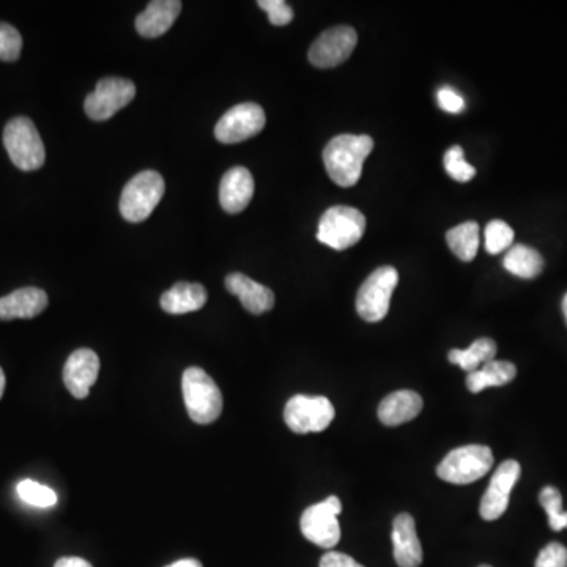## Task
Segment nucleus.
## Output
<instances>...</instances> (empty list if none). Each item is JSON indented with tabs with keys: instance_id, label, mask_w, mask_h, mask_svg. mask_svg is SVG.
Masks as SVG:
<instances>
[{
	"instance_id": "1",
	"label": "nucleus",
	"mask_w": 567,
	"mask_h": 567,
	"mask_svg": "<svg viewBox=\"0 0 567 567\" xmlns=\"http://www.w3.org/2000/svg\"><path fill=\"white\" fill-rule=\"evenodd\" d=\"M374 150V141L366 134H341L328 142L323 150V163L336 185L350 188L360 182L363 164Z\"/></svg>"
},
{
	"instance_id": "2",
	"label": "nucleus",
	"mask_w": 567,
	"mask_h": 567,
	"mask_svg": "<svg viewBox=\"0 0 567 567\" xmlns=\"http://www.w3.org/2000/svg\"><path fill=\"white\" fill-rule=\"evenodd\" d=\"M183 399L189 418L197 424H210L223 412V394L201 367H189L182 378Z\"/></svg>"
},
{
	"instance_id": "3",
	"label": "nucleus",
	"mask_w": 567,
	"mask_h": 567,
	"mask_svg": "<svg viewBox=\"0 0 567 567\" xmlns=\"http://www.w3.org/2000/svg\"><path fill=\"white\" fill-rule=\"evenodd\" d=\"M4 145L10 160L21 171H37L45 164V144L37 126L27 117H16L5 125Z\"/></svg>"
},
{
	"instance_id": "4",
	"label": "nucleus",
	"mask_w": 567,
	"mask_h": 567,
	"mask_svg": "<svg viewBox=\"0 0 567 567\" xmlns=\"http://www.w3.org/2000/svg\"><path fill=\"white\" fill-rule=\"evenodd\" d=\"M166 185L156 171H142L126 183L120 197V213L130 223H142L163 199Z\"/></svg>"
},
{
	"instance_id": "5",
	"label": "nucleus",
	"mask_w": 567,
	"mask_h": 567,
	"mask_svg": "<svg viewBox=\"0 0 567 567\" xmlns=\"http://www.w3.org/2000/svg\"><path fill=\"white\" fill-rule=\"evenodd\" d=\"M366 232V216L358 208L336 205L323 213L317 240L336 251L355 246Z\"/></svg>"
},
{
	"instance_id": "6",
	"label": "nucleus",
	"mask_w": 567,
	"mask_h": 567,
	"mask_svg": "<svg viewBox=\"0 0 567 567\" xmlns=\"http://www.w3.org/2000/svg\"><path fill=\"white\" fill-rule=\"evenodd\" d=\"M492 449L481 445H468L454 449L438 465L437 475L456 486H467L478 481L492 470Z\"/></svg>"
},
{
	"instance_id": "7",
	"label": "nucleus",
	"mask_w": 567,
	"mask_h": 567,
	"mask_svg": "<svg viewBox=\"0 0 567 567\" xmlns=\"http://www.w3.org/2000/svg\"><path fill=\"white\" fill-rule=\"evenodd\" d=\"M399 282L396 268L382 267L363 282L358 297L356 311L366 322H380L390 311L391 297Z\"/></svg>"
},
{
	"instance_id": "8",
	"label": "nucleus",
	"mask_w": 567,
	"mask_h": 567,
	"mask_svg": "<svg viewBox=\"0 0 567 567\" xmlns=\"http://www.w3.org/2000/svg\"><path fill=\"white\" fill-rule=\"evenodd\" d=\"M333 404L323 396H304L298 394L289 399L284 408V421L295 434H317L328 429L333 423Z\"/></svg>"
},
{
	"instance_id": "9",
	"label": "nucleus",
	"mask_w": 567,
	"mask_h": 567,
	"mask_svg": "<svg viewBox=\"0 0 567 567\" xmlns=\"http://www.w3.org/2000/svg\"><path fill=\"white\" fill-rule=\"evenodd\" d=\"M341 512V500L334 495L306 509L300 520L304 538L322 549L330 550L336 547L341 539V525L338 520Z\"/></svg>"
},
{
	"instance_id": "10",
	"label": "nucleus",
	"mask_w": 567,
	"mask_h": 567,
	"mask_svg": "<svg viewBox=\"0 0 567 567\" xmlns=\"http://www.w3.org/2000/svg\"><path fill=\"white\" fill-rule=\"evenodd\" d=\"M267 125L264 109L256 103H241L229 109L216 123L215 136L221 144H238L254 138Z\"/></svg>"
},
{
	"instance_id": "11",
	"label": "nucleus",
	"mask_w": 567,
	"mask_h": 567,
	"mask_svg": "<svg viewBox=\"0 0 567 567\" xmlns=\"http://www.w3.org/2000/svg\"><path fill=\"white\" fill-rule=\"evenodd\" d=\"M136 97V86L130 79L104 78L89 93L84 109L90 119L97 122L111 119L120 109L125 108Z\"/></svg>"
},
{
	"instance_id": "12",
	"label": "nucleus",
	"mask_w": 567,
	"mask_h": 567,
	"mask_svg": "<svg viewBox=\"0 0 567 567\" xmlns=\"http://www.w3.org/2000/svg\"><path fill=\"white\" fill-rule=\"evenodd\" d=\"M358 43L355 29L338 26L328 29L312 43L309 62L317 68L338 67L352 56Z\"/></svg>"
},
{
	"instance_id": "13",
	"label": "nucleus",
	"mask_w": 567,
	"mask_h": 567,
	"mask_svg": "<svg viewBox=\"0 0 567 567\" xmlns=\"http://www.w3.org/2000/svg\"><path fill=\"white\" fill-rule=\"evenodd\" d=\"M520 473H522V468L516 460H506L497 468V471L493 473L489 489L482 497L481 508H479L482 519L497 520L503 516L508 509L509 497L519 481Z\"/></svg>"
},
{
	"instance_id": "14",
	"label": "nucleus",
	"mask_w": 567,
	"mask_h": 567,
	"mask_svg": "<svg viewBox=\"0 0 567 567\" xmlns=\"http://www.w3.org/2000/svg\"><path fill=\"white\" fill-rule=\"evenodd\" d=\"M100 374V358L90 349L71 353L63 367V382L76 399H86Z\"/></svg>"
},
{
	"instance_id": "15",
	"label": "nucleus",
	"mask_w": 567,
	"mask_h": 567,
	"mask_svg": "<svg viewBox=\"0 0 567 567\" xmlns=\"http://www.w3.org/2000/svg\"><path fill=\"white\" fill-rule=\"evenodd\" d=\"M254 196V178L246 167H232L219 185V202L224 212L241 213Z\"/></svg>"
},
{
	"instance_id": "16",
	"label": "nucleus",
	"mask_w": 567,
	"mask_h": 567,
	"mask_svg": "<svg viewBox=\"0 0 567 567\" xmlns=\"http://www.w3.org/2000/svg\"><path fill=\"white\" fill-rule=\"evenodd\" d=\"M394 560L399 567H419L423 563V547L416 533L415 519L402 512L393 523Z\"/></svg>"
},
{
	"instance_id": "17",
	"label": "nucleus",
	"mask_w": 567,
	"mask_h": 567,
	"mask_svg": "<svg viewBox=\"0 0 567 567\" xmlns=\"http://www.w3.org/2000/svg\"><path fill=\"white\" fill-rule=\"evenodd\" d=\"M48 308V295L37 287H24L0 298V320L34 319Z\"/></svg>"
},
{
	"instance_id": "18",
	"label": "nucleus",
	"mask_w": 567,
	"mask_h": 567,
	"mask_svg": "<svg viewBox=\"0 0 567 567\" xmlns=\"http://www.w3.org/2000/svg\"><path fill=\"white\" fill-rule=\"evenodd\" d=\"M226 289L238 297L243 308L251 314H264L275 306V293L241 273L227 276Z\"/></svg>"
},
{
	"instance_id": "19",
	"label": "nucleus",
	"mask_w": 567,
	"mask_h": 567,
	"mask_svg": "<svg viewBox=\"0 0 567 567\" xmlns=\"http://www.w3.org/2000/svg\"><path fill=\"white\" fill-rule=\"evenodd\" d=\"M180 12V0H155L136 18V29L145 38L161 37L174 26Z\"/></svg>"
},
{
	"instance_id": "20",
	"label": "nucleus",
	"mask_w": 567,
	"mask_h": 567,
	"mask_svg": "<svg viewBox=\"0 0 567 567\" xmlns=\"http://www.w3.org/2000/svg\"><path fill=\"white\" fill-rule=\"evenodd\" d=\"M423 410V397L415 391L402 390L390 394L378 407V419L385 426H401L412 421Z\"/></svg>"
},
{
	"instance_id": "21",
	"label": "nucleus",
	"mask_w": 567,
	"mask_h": 567,
	"mask_svg": "<svg viewBox=\"0 0 567 567\" xmlns=\"http://www.w3.org/2000/svg\"><path fill=\"white\" fill-rule=\"evenodd\" d=\"M207 303V290L201 284L177 282L163 293L160 304L167 314L182 315L199 311Z\"/></svg>"
},
{
	"instance_id": "22",
	"label": "nucleus",
	"mask_w": 567,
	"mask_h": 567,
	"mask_svg": "<svg viewBox=\"0 0 567 567\" xmlns=\"http://www.w3.org/2000/svg\"><path fill=\"white\" fill-rule=\"evenodd\" d=\"M516 375L517 367L509 361H489L467 375V388L471 393H481L492 386L508 385Z\"/></svg>"
},
{
	"instance_id": "23",
	"label": "nucleus",
	"mask_w": 567,
	"mask_h": 567,
	"mask_svg": "<svg viewBox=\"0 0 567 567\" xmlns=\"http://www.w3.org/2000/svg\"><path fill=\"white\" fill-rule=\"evenodd\" d=\"M503 267L517 278L533 279L544 270V259L536 249L527 245H516L506 252Z\"/></svg>"
},
{
	"instance_id": "24",
	"label": "nucleus",
	"mask_w": 567,
	"mask_h": 567,
	"mask_svg": "<svg viewBox=\"0 0 567 567\" xmlns=\"http://www.w3.org/2000/svg\"><path fill=\"white\" fill-rule=\"evenodd\" d=\"M497 355V344L489 338H481L468 347L467 350L453 349L449 352V363L457 364L468 374L478 371L479 367L493 361Z\"/></svg>"
},
{
	"instance_id": "25",
	"label": "nucleus",
	"mask_w": 567,
	"mask_h": 567,
	"mask_svg": "<svg viewBox=\"0 0 567 567\" xmlns=\"http://www.w3.org/2000/svg\"><path fill=\"white\" fill-rule=\"evenodd\" d=\"M446 241L451 251L459 257L462 262H471L479 251V226L475 221L459 224L454 229L448 230Z\"/></svg>"
},
{
	"instance_id": "26",
	"label": "nucleus",
	"mask_w": 567,
	"mask_h": 567,
	"mask_svg": "<svg viewBox=\"0 0 567 567\" xmlns=\"http://www.w3.org/2000/svg\"><path fill=\"white\" fill-rule=\"evenodd\" d=\"M544 511L549 516V525L553 531H561L567 528V512L563 511V497L560 490L555 487H545L539 495Z\"/></svg>"
},
{
	"instance_id": "27",
	"label": "nucleus",
	"mask_w": 567,
	"mask_h": 567,
	"mask_svg": "<svg viewBox=\"0 0 567 567\" xmlns=\"http://www.w3.org/2000/svg\"><path fill=\"white\" fill-rule=\"evenodd\" d=\"M486 249L489 254L497 256L508 251L514 243V230L501 219H493L486 227Z\"/></svg>"
},
{
	"instance_id": "28",
	"label": "nucleus",
	"mask_w": 567,
	"mask_h": 567,
	"mask_svg": "<svg viewBox=\"0 0 567 567\" xmlns=\"http://www.w3.org/2000/svg\"><path fill=\"white\" fill-rule=\"evenodd\" d=\"M443 164H445V169L449 177L456 180V182L467 183L475 178L476 169L465 160L464 150H462V147H459V145H453V147L445 153Z\"/></svg>"
},
{
	"instance_id": "29",
	"label": "nucleus",
	"mask_w": 567,
	"mask_h": 567,
	"mask_svg": "<svg viewBox=\"0 0 567 567\" xmlns=\"http://www.w3.org/2000/svg\"><path fill=\"white\" fill-rule=\"evenodd\" d=\"M18 495L21 500L26 501L27 504L37 506V508H51L57 503V495L54 490L49 487L38 484V482L21 481L18 484Z\"/></svg>"
},
{
	"instance_id": "30",
	"label": "nucleus",
	"mask_w": 567,
	"mask_h": 567,
	"mask_svg": "<svg viewBox=\"0 0 567 567\" xmlns=\"http://www.w3.org/2000/svg\"><path fill=\"white\" fill-rule=\"evenodd\" d=\"M23 49V37L12 24L0 23V60L15 62Z\"/></svg>"
},
{
	"instance_id": "31",
	"label": "nucleus",
	"mask_w": 567,
	"mask_h": 567,
	"mask_svg": "<svg viewBox=\"0 0 567 567\" xmlns=\"http://www.w3.org/2000/svg\"><path fill=\"white\" fill-rule=\"evenodd\" d=\"M264 12H267L268 19L273 26H287L292 23L293 10L284 0H259L257 2Z\"/></svg>"
},
{
	"instance_id": "32",
	"label": "nucleus",
	"mask_w": 567,
	"mask_h": 567,
	"mask_svg": "<svg viewBox=\"0 0 567 567\" xmlns=\"http://www.w3.org/2000/svg\"><path fill=\"white\" fill-rule=\"evenodd\" d=\"M536 567H567V549L560 542L545 545L536 560Z\"/></svg>"
},
{
	"instance_id": "33",
	"label": "nucleus",
	"mask_w": 567,
	"mask_h": 567,
	"mask_svg": "<svg viewBox=\"0 0 567 567\" xmlns=\"http://www.w3.org/2000/svg\"><path fill=\"white\" fill-rule=\"evenodd\" d=\"M437 100L440 108L449 114H460L465 109L464 98L460 97L459 93L451 87L438 90Z\"/></svg>"
},
{
	"instance_id": "34",
	"label": "nucleus",
	"mask_w": 567,
	"mask_h": 567,
	"mask_svg": "<svg viewBox=\"0 0 567 567\" xmlns=\"http://www.w3.org/2000/svg\"><path fill=\"white\" fill-rule=\"evenodd\" d=\"M320 567H364L360 563H356L352 556L345 553L328 552L322 556Z\"/></svg>"
},
{
	"instance_id": "35",
	"label": "nucleus",
	"mask_w": 567,
	"mask_h": 567,
	"mask_svg": "<svg viewBox=\"0 0 567 567\" xmlns=\"http://www.w3.org/2000/svg\"><path fill=\"white\" fill-rule=\"evenodd\" d=\"M54 567H93L89 561L82 560L78 556H65V558H60Z\"/></svg>"
},
{
	"instance_id": "36",
	"label": "nucleus",
	"mask_w": 567,
	"mask_h": 567,
	"mask_svg": "<svg viewBox=\"0 0 567 567\" xmlns=\"http://www.w3.org/2000/svg\"><path fill=\"white\" fill-rule=\"evenodd\" d=\"M167 567H202V564L197 560H193V558H188V560L175 561V563Z\"/></svg>"
},
{
	"instance_id": "37",
	"label": "nucleus",
	"mask_w": 567,
	"mask_h": 567,
	"mask_svg": "<svg viewBox=\"0 0 567 567\" xmlns=\"http://www.w3.org/2000/svg\"><path fill=\"white\" fill-rule=\"evenodd\" d=\"M4 391H5V374L4 371H2V367H0V399H2V396H4Z\"/></svg>"
},
{
	"instance_id": "38",
	"label": "nucleus",
	"mask_w": 567,
	"mask_h": 567,
	"mask_svg": "<svg viewBox=\"0 0 567 567\" xmlns=\"http://www.w3.org/2000/svg\"><path fill=\"white\" fill-rule=\"evenodd\" d=\"M563 312H564V317H566V322H567V293H566V297H564V300H563Z\"/></svg>"
},
{
	"instance_id": "39",
	"label": "nucleus",
	"mask_w": 567,
	"mask_h": 567,
	"mask_svg": "<svg viewBox=\"0 0 567 567\" xmlns=\"http://www.w3.org/2000/svg\"><path fill=\"white\" fill-rule=\"evenodd\" d=\"M479 567H492V566H487V564H482V566Z\"/></svg>"
}]
</instances>
